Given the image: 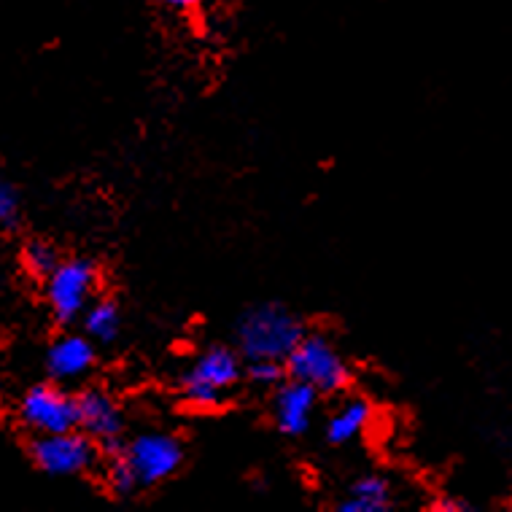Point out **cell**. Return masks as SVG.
<instances>
[{
  "label": "cell",
  "instance_id": "cell-1",
  "mask_svg": "<svg viewBox=\"0 0 512 512\" xmlns=\"http://www.w3.org/2000/svg\"><path fill=\"white\" fill-rule=\"evenodd\" d=\"M305 335L302 318L281 302H262L243 310L235 324L238 354L246 359H286Z\"/></svg>",
  "mask_w": 512,
  "mask_h": 512
},
{
  "label": "cell",
  "instance_id": "cell-2",
  "mask_svg": "<svg viewBox=\"0 0 512 512\" xmlns=\"http://www.w3.org/2000/svg\"><path fill=\"white\" fill-rule=\"evenodd\" d=\"M243 359L238 348L230 345H211L189 362L181 375H178V391L186 405L192 407H219L227 394L243 378Z\"/></svg>",
  "mask_w": 512,
  "mask_h": 512
},
{
  "label": "cell",
  "instance_id": "cell-3",
  "mask_svg": "<svg viewBox=\"0 0 512 512\" xmlns=\"http://www.w3.org/2000/svg\"><path fill=\"white\" fill-rule=\"evenodd\" d=\"M286 378L308 383L318 394H340L351 383V367L340 348L324 332H308L300 337L289 356L283 359Z\"/></svg>",
  "mask_w": 512,
  "mask_h": 512
},
{
  "label": "cell",
  "instance_id": "cell-4",
  "mask_svg": "<svg viewBox=\"0 0 512 512\" xmlns=\"http://www.w3.org/2000/svg\"><path fill=\"white\" fill-rule=\"evenodd\" d=\"M100 273L92 259L76 256L65 259L46 275V302L57 324L68 327L79 321L84 308L92 302V294L98 289Z\"/></svg>",
  "mask_w": 512,
  "mask_h": 512
},
{
  "label": "cell",
  "instance_id": "cell-5",
  "mask_svg": "<svg viewBox=\"0 0 512 512\" xmlns=\"http://www.w3.org/2000/svg\"><path fill=\"white\" fill-rule=\"evenodd\" d=\"M30 456L46 475L73 477L98 467L100 448L89 434L73 429L60 434H36V440L30 442Z\"/></svg>",
  "mask_w": 512,
  "mask_h": 512
},
{
  "label": "cell",
  "instance_id": "cell-6",
  "mask_svg": "<svg viewBox=\"0 0 512 512\" xmlns=\"http://www.w3.org/2000/svg\"><path fill=\"white\" fill-rule=\"evenodd\" d=\"M124 459L130 461L143 488L165 483L184 464V445L176 434L143 432L124 442Z\"/></svg>",
  "mask_w": 512,
  "mask_h": 512
},
{
  "label": "cell",
  "instance_id": "cell-7",
  "mask_svg": "<svg viewBox=\"0 0 512 512\" xmlns=\"http://www.w3.org/2000/svg\"><path fill=\"white\" fill-rule=\"evenodd\" d=\"M19 418L36 434H60L79 429V397L54 383H38L19 405Z\"/></svg>",
  "mask_w": 512,
  "mask_h": 512
},
{
  "label": "cell",
  "instance_id": "cell-8",
  "mask_svg": "<svg viewBox=\"0 0 512 512\" xmlns=\"http://www.w3.org/2000/svg\"><path fill=\"white\" fill-rule=\"evenodd\" d=\"M79 429L98 442L100 456H106V459H114L124 451V413L106 389L81 391Z\"/></svg>",
  "mask_w": 512,
  "mask_h": 512
},
{
  "label": "cell",
  "instance_id": "cell-9",
  "mask_svg": "<svg viewBox=\"0 0 512 512\" xmlns=\"http://www.w3.org/2000/svg\"><path fill=\"white\" fill-rule=\"evenodd\" d=\"M318 394L313 386L302 383V380L283 378L278 386H275L273 394V421L275 429L283 434V437H302V434L310 432V424H313V413L318 407Z\"/></svg>",
  "mask_w": 512,
  "mask_h": 512
},
{
  "label": "cell",
  "instance_id": "cell-10",
  "mask_svg": "<svg viewBox=\"0 0 512 512\" xmlns=\"http://www.w3.org/2000/svg\"><path fill=\"white\" fill-rule=\"evenodd\" d=\"M98 362L95 340L87 335H62L57 337L46 354V372L57 383L60 380H79L84 378Z\"/></svg>",
  "mask_w": 512,
  "mask_h": 512
},
{
  "label": "cell",
  "instance_id": "cell-11",
  "mask_svg": "<svg viewBox=\"0 0 512 512\" xmlns=\"http://www.w3.org/2000/svg\"><path fill=\"white\" fill-rule=\"evenodd\" d=\"M394 507V488L386 475H362L351 486V496L335 504L337 512H386Z\"/></svg>",
  "mask_w": 512,
  "mask_h": 512
},
{
  "label": "cell",
  "instance_id": "cell-12",
  "mask_svg": "<svg viewBox=\"0 0 512 512\" xmlns=\"http://www.w3.org/2000/svg\"><path fill=\"white\" fill-rule=\"evenodd\" d=\"M372 405L370 399L364 397H351L345 399L343 405L337 407L332 418L327 421V442L329 445H348L354 442L359 434H364V429L370 426L372 421Z\"/></svg>",
  "mask_w": 512,
  "mask_h": 512
},
{
  "label": "cell",
  "instance_id": "cell-13",
  "mask_svg": "<svg viewBox=\"0 0 512 512\" xmlns=\"http://www.w3.org/2000/svg\"><path fill=\"white\" fill-rule=\"evenodd\" d=\"M84 335L92 337L95 343H114L122 329V310L114 297H98L92 300L81 313Z\"/></svg>",
  "mask_w": 512,
  "mask_h": 512
},
{
  "label": "cell",
  "instance_id": "cell-14",
  "mask_svg": "<svg viewBox=\"0 0 512 512\" xmlns=\"http://www.w3.org/2000/svg\"><path fill=\"white\" fill-rule=\"evenodd\" d=\"M60 262L62 259L57 254V248L52 243H46V240H30L25 251H22V265L33 278H44L46 281V275L52 273Z\"/></svg>",
  "mask_w": 512,
  "mask_h": 512
},
{
  "label": "cell",
  "instance_id": "cell-15",
  "mask_svg": "<svg viewBox=\"0 0 512 512\" xmlns=\"http://www.w3.org/2000/svg\"><path fill=\"white\" fill-rule=\"evenodd\" d=\"M106 486L111 488V494L122 496V499L124 496H133L135 491L141 488L133 464L124 459V453H119V456H114V459H108Z\"/></svg>",
  "mask_w": 512,
  "mask_h": 512
},
{
  "label": "cell",
  "instance_id": "cell-16",
  "mask_svg": "<svg viewBox=\"0 0 512 512\" xmlns=\"http://www.w3.org/2000/svg\"><path fill=\"white\" fill-rule=\"evenodd\" d=\"M251 383L265 386V389H275L283 378H286V367L281 359H248V367L243 372Z\"/></svg>",
  "mask_w": 512,
  "mask_h": 512
},
{
  "label": "cell",
  "instance_id": "cell-17",
  "mask_svg": "<svg viewBox=\"0 0 512 512\" xmlns=\"http://www.w3.org/2000/svg\"><path fill=\"white\" fill-rule=\"evenodd\" d=\"M22 219V200H19L17 186L9 178L0 176V230H17Z\"/></svg>",
  "mask_w": 512,
  "mask_h": 512
},
{
  "label": "cell",
  "instance_id": "cell-18",
  "mask_svg": "<svg viewBox=\"0 0 512 512\" xmlns=\"http://www.w3.org/2000/svg\"><path fill=\"white\" fill-rule=\"evenodd\" d=\"M432 507H434V510H440V512L472 510V504H469L467 499H461V496H440V499H434Z\"/></svg>",
  "mask_w": 512,
  "mask_h": 512
},
{
  "label": "cell",
  "instance_id": "cell-19",
  "mask_svg": "<svg viewBox=\"0 0 512 512\" xmlns=\"http://www.w3.org/2000/svg\"><path fill=\"white\" fill-rule=\"evenodd\" d=\"M159 3H165L168 9H176V11H189L195 9L200 0H159Z\"/></svg>",
  "mask_w": 512,
  "mask_h": 512
}]
</instances>
